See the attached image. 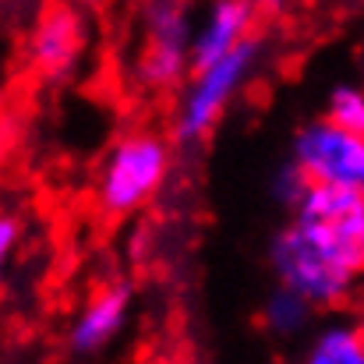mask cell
Segmentation results:
<instances>
[{
  "label": "cell",
  "mask_w": 364,
  "mask_h": 364,
  "mask_svg": "<svg viewBox=\"0 0 364 364\" xmlns=\"http://www.w3.org/2000/svg\"><path fill=\"white\" fill-rule=\"evenodd\" d=\"M297 205V230L333 255L350 272H361L364 262V198L361 188L308 181Z\"/></svg>",
  "instance_id": "cell-1"
},
{
  "label": "cell",
  "mask_w": 364,
  "mask_h": 364,
  "mask_svg": "<svg viewBox=\"0 0 364 364\" xmlns=\"http://www.w3.org/2000/svg\"><path fill=\"white\" fill-rule=\"evenodd\" d=\"M170 166V145L159 134H127L114 149L103 181H100V209L114 220L141 209L163 184Z\"/></svg>",
  "instance_id": "cell-2"
},
{
  "label": "cell",
  "mask_w": 364,
  "mask_h": 364,
  "mask_svg": "<svg viewBox=\"0 0 364 364\" xmlns=\"http://www.w3.org/2000/svg\"><path fill=\"white\" fill-rule=\"evenodd\" d=\"M272 265L287 290H294L308 308H343L354 294V276L315 241H308L297 227L283 230L272 241Z\"/></svg>",
  "instance_id": "cell-3"
},
{
  "label": "cell",
  "mask_w": 364,
  "mask_h": 364,
  "mask_svg": "<svg viewBox=\"0 0 364 364\" xmlns=\"http://www.w3.org/2000/svg\"><path fill=\"white\" fill-rule=\"evenodd\" d=\"M255 50H258L255 39H241L234 50H227L220 60H213V64H205L198 71V82L188 92L184 110L177 117V138L181 141H195L216 124L220 110L227 107L234 89L244 82V75H247V68L255 60Z\"/></svg>",
  "instance_id": "cell-4"
},
{
  "label": "cell",
  "mask_w": 364,
  "mask_h": 364,
  "mask_svg": "<svg viewBox=\"0 0 364 364\" xmlns=\"http://www.w3.org/2000/svg\"><path fill=\"white\" fill-rule=\"evenodd\" d=\"M297 170L308 181H329V184H364V141L358 131H347L333 121H318L304 127L294 145Z\"/></svg>",
  "instance_id": "cell-5"
},
{
  "label": "cell",
  "mask_w": 364,
  "mask_h": 364,
  "mask_svg": "<svg viewBox=\"0 0 364 364\" xmlns=\"http://www.w3.org/2000/svg\"><path fill=\"white\" fill-rule=\"evenodd\" d=\"M188 21H184V11L177 0H156L149 4L145 11V43H141V53H138V75L145 85L152 89H170L184 64H188V50H191V39H188Z\"/></svg>",
  "instance_id": "cell-6"
},
{
  "label": "cell",
  "mask_w": 364,
  "mask_h": 364,
  "mask_svg": "<svg viewBox=\"0 0 364 364\" xmlns=\"http://www.w3.org/2000/svg\"><path fill=\"white\" fill-rule=\"evenodd\" d=\"M85 43V25L78 18V11L64 0H50L36 21V36H32V68L43 78H60L75 60L78 50Z\"/></svg>",
  "instance_id": "cell-7"
},
{
  "label": "cell",
  "mask_w": 364,
  "mask_h": 364,
  "mask_svg": "<svg viewBox=\"0 0 364 364\" xmlns=\"http://www.w3.org/2000/svg\"><path fill=\"white\" fill-rule=\"evenodd\" d=\"M251 14H255V11H251L247 0H220V4L213 7L205 28H202V32L195 36V43H191V64L202 71L205 64H213V60H220L227 50H234L244 36H247V28H251Z\"/></svg>",
  "instance_id": "cell-8"
},
{
  "label": "cell",
  "mask_w": 364,
  "mask_h": 364,
  "mask_svg": "<svg viewBox=\"0 0 364 364\" xmlns=\"http://www.w3.org/2000/svg\"><path fill=\"white\" fill-rule=\"evenodd\" d=\"M127 304H131V290H127L124 283L100 290V294L85 304L82 318H78L75 329H71L75 350H100L103 343H110V340L117 336V329L124 326V318H127Z\"/></svg>",
  "instance_id": "cell-9"
},
{
  "label": "cell",
  "mask_w": 364,
  "mask_h": 364,
  "mask_svg": "<svg viewBox=\"0 0 364 364\" xmlns=\"http://www.w3.org/2000/svg\"><path fill=\"white\" fill-rule=\"evenodd\" d=\"M315 364H361L364 361V343L358 329H329L318 336L315 350H311Z\"/></svg>",
  "instance_id": "cell-10"
},
{
  "label": "cell",
  "mask_w": 364,
  "mask_h": 364,
  "mask_svg": "<svg viewBox=\"0 0 364 364\" xmlns=\"http://www.w3.org/2000/svg\"><path fill=\"white\" fill-rule=\"evenodd\" d=\"M304 315H308V301H301L294 290H279V294H272V301H269V308H265V318H269V326L272 329H279V333H290V329H297L301 322H304Z\"/></svg>",
  "instance_id": "cell-11"
},
{
  "label": "cell",
  "mask_w": 364,
  "mask_h": 364,
  "mask_svg": "<svg viewBox=\"0 0 364 364\" xmlns=\"http://www.w3.org/2000/svg\"><path fill=\"white\" fill-rule=\"evenodd\" d=\"M329 121L347 127V131H364V100L358 89H336L329 100Z\"/></svg>",
  "instance_id": "cell-12"
},
{
  "label": "cell",
  "mask_w": 364,
  "mask_h": 364,
  "mask_svg": "<svg viewBox=\"0 0 364 364\" xmlns=\"http://www.w3.org/2000/svg\"><path fill=\"white\" fill-rule=\"evenodd\" d=\"M14 241H18V223H14L11 216H0V269H4V262H7Z\"/></svg>",
  "instance_id": "cell-13"
}]
</instances>
